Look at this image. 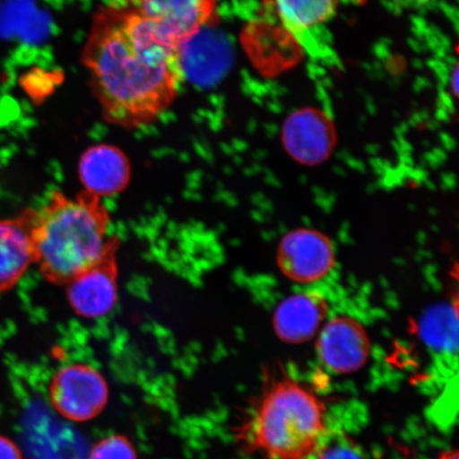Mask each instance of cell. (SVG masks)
<instances>
[{
  "label": "cell",
  "instance_id": "cell-3",
  "mask_svg": "<svg viewBox=\"0 0 459 459\" xmlns=\"http://www.w3.org/2000/svg\"><path fill=\"white\" fill-rule=\"evenodd\" d=\"M110 226L101 199L83 191L76 196L54 191L41 209L33 210L34 265L48 282L65 285L117 251Z\"/></svg>",
  "mask_w": 459,
  "mask_h": 459
},
{
  "label": "cell",
  "instance_id": "cell-2",
  "mask_svg": "<svg viewBox=\"0 0 459 459\" xmlns=\"http://www.w3.org/2000/svg\"><path fill=\"white\" fill-rule=\"evenodd\" d=\"M326 405L307 384L274 365L237 429L249 455L261 459H312L329 432Z\"/></svg>",
  "mask_w": 459,
  "mask_h": 459
},
{
  "label": "cell",
  "instance_id": "cell-17",
  "mask_svg": "<svg viewBox=\"0 0 459 459\" xmlns=\"http://www.w3.org/2000/svg\"><path fill=\"white\" fill-rule=\"evenodd\" d=\"M438 459H459L457 450H447L441 453Z\"/></svg>",
  "mask_w": 459,
  "mask_h": 459
},
{
  "label": "cell",
  "instance_id": "cell-13",
  "mask_svg": "<svg viewBox=\"0 0 459 459\" xmlns=\"http://www.w3.org/2000/svg\"><path fill=\"white\" fill-rule=\"evenodd\" d=\"M289 128L290 151L301 162H319L329 152L328 132L314 115H299Z\"/></svg>",
  "mask_w": 459,
  "mask_h": 459
},
{
  "label": "cell",
  "instance_id": "cell-11",
  "mask_svg": "<svg viewBox=\"0 0 459 459\" xmlns=\"http://www.w3.org/2000/svg\"><path fill=\"white\" fill-rule=\"evenodd\" d=\"M32 221L33 210L0 218V294L13 290L34 264Z\"/></svg>",
  "mask_w": 459,
  "mask_h": 459
},
{
  "label": "cell",
  "instance_id": "cell-5",
  "mask_svg": "<svg viewBox=\"0 0 459 459\" xmlns=\"http://www.w3.org/2000/svg\"><path fill=\"white\" fill-rule=\"evenodd\" d=\"M48 394L57 414L74 422L100 416L108 401L106 378L93 366L83 363L57 370L51 378Z\"/></svg>",
  "mask_w": 459,
  "mask_h": 459
},
{
  "label": "cell",
  "instance_id": "cell-15",
  "mask_svg": "<svg viewBox=\"0 0 459 459\" xmlns=\"http://www.w3.org/2000/svg\"><path fill=\"white\" fill-rule=\"evenodd\" d=\"M89 459H137V455L130 439L123 435H112L91 447Z\"/></svg>",
  "mask_w": 459,
  "mask_h": 459
},
{
  "label": "cell",
  "instance_id": "cell-16",
  "mask_svg": "<svg viewBox=\"0 0 459 459\" xmlns=\"http://www.w3.org/2000/svg\"><path fill=\"white\" fill-rule=\"evenodd\" d=\"M0 459H25L15 441L3 434H0Z\"/></svg>",
  "mask_w": 459,
  "mask_h": 459
},
{
  "label": "cell",
  "instance_id": "cell-12",
  "mask_svg": "<svg viewBox=\"0 0 459 459\" xmlns=\"http://www.w3.org/2000/svg\"><path fill=\"white\" fill-rule=\"evenodd\" d=\"M328 316V304L318 294L287 297L273 314V329L281 341L300 344L313 340Z\"/></svg>",
  "mask_w": 459,
  "mask_h": 459
},
{
  "label": "cell",
  "instance_id": "cell-8",
  "mask_svg": "<svg viewBox=\"0 0 459 459\" xmlns=\"http://www.w3.org/2000/svg\"><path fill=\"white\" fill-rule=\"evenodd\" d=\"M316 347L323 364L337 375L360 370L371 352L368 333L358 320L347 316L326 323L319 331Z\"/></svg>",
  "mask_w": 459,
  "mask_h": 459
},
{
  "label": "cell",
  "instance_id": "cell-10",
  "mask_svg": "<svg viewBox=\"0 0 459 459\" xmlns=\"http://www.w3.org/2000/svg\"><path fill=\"white\" fill-rule=\"evenodd\" d=\"M83 192L103 199L122 193L131 178L130 160L122 149L99 143L83 152L78 164Z\"/></svg>",
  "mask_w": 459,
  "mask_h": 459
},
{
  "label": "cell",
  "instance_id": "cell-1",
  "mask_svg": "<svg viewBox=\"0 0 459 459\" xmlns=\"http://www.w3.org/2000/svg\"><path fill=\"white\" fill-rule=\"evenodd\" d=\"M82 61L103 118L128 130L162 117L186 78L182 49L165 41L131 0L96 10Z\"/></svg>",
  "mask_w": 459,
  "mask_h": 459
},
{
  "label": "cell",
  "instance_id": "cell-7",
  "mask_svg": "<svg viewBox=\"0 0 459 459\" xmlns=\"http://www.w3.org/2000/svg\"><path fill=\"white\" fill-rule=\"evenodd\" d=\"M281 273L292 282H317L335 265V249L331 239L314 229H296L281 240L277 251Z\"/></svg>",
  "mask_w": 459,
  "mask_h": 459
},
{
  "label": "cell",
  "instance_id": "cell-9",
  "mask_svg": "<svg viewBox=\"0 0 459 459\" xmlns=\"http://www.w3.org/2000/svg\"><path fill=\"white\" fill-rule=\"evenodd\" d=\"M65 286L68 303L80 317H106L118 299L117 251L77 274Z\"/></svg>",
  "mask_w": 459,
  "mask_h": 459
},
{
  "label": "cell",
  "instance_id": "cell-14",
  "mask_svg": "<svg viewBox=\"0 0 459 459\" xmlns=\"http://www.w3.org/2000/svg\"><path fill=\"white\" fill-rule=\"evenodd\" d=\"M312 459H366L357 441L340 430L325 434Z\"/></svg>",
  "mask_w": 459,
  "mask_h": 459
},
{
  "label": "cell",
  "instance_id": "cell-6",
  "mask_svg": "<svg viewBox=\"0 0 459 459\" xmlns=\"http://www.w3.org/2000/svg\"><path fill=\"white\" fill-rule=\"evenodd\" d=\"M160 37L183 48L215 22L220 0H131Z\"/></svg>",
  "mask_w": 459,
  "mask_h": 459
},
{
  "label": "cell",
  "instance_id": "cell-4",
  "mask_svg": "<svg viewBox=\"0 0 459 459\" xmlns=\"http://www.w3.org/2000/svg\"><path fill=\"white\" fill-rule=\"evenodd\" d=\"M281 24L317 65L337 62L329 26L342 0H266Z\"/></svg>",
  "mask_w": 459,
  "mask_h": 459
}]
</instances>
